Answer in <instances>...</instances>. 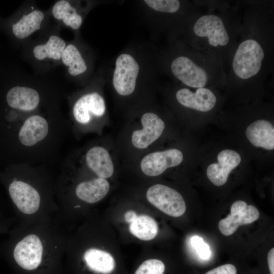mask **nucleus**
<instances>
[{"label": "nucleus", "instance_id": "obj_22", "mask_svg": "<svg viewBox=\"0 0 274 274\" xmlns=\"http://www.w3.org/2000/svg\"><path fill=\"white\" fill-rule=\"evenodd\" d=\"M110 184L104 178H96L79 183L75 188V194L80 200L94 203L104 198L109 191Z\"/></svg>", "mask_w": 274, "mask_h": 274}, {"label": "nucleus", "instance_id": "obj_9", "mask_svg": "<svg viewBox=\"0 0 274 274\" xmlns=\"http://www.w3.org/2000/svg\"><path fill=\"white\" fill-rule=\"evenodd\" d=\"M61 29L54 22L22 46L23 58L36 73H46L62 65L67 42L60 36Z\"/></svg>", "mask_w": 274, "mask_h": 274}, {"label": "nucleus", "instance_id": "obj_16", "mask_svg": "<svg viewBox=\"0 0 274 274\" xmlns=\"http://www.w3.org/2000/svg\"><path fill=\"white\" fill-rule=\"evenodd\" d=\"M182 152L177 149L150 153L141 161L140 167L143 173L150 177L162 174L167 168L179 165L183 161Z\"/></svg>", "mask_w": 274, "mask_h": 274}, {"label": "nucleus", "instance_id": "obj_12", "mask_svg": "<svg viewBox=\"0 0 274 274\" xmlns=\"http://www.w3.org/2000/svg\"><path fill=\"white\" fill-rule=\"evenodd\" d=\"M102 1L59 0L48 9L52 19L61 28H67L74 33L80 28L88 13Z\"/></svg>", "mask_w": 274, "mask_h": 274}, {"label": "nucleus", "instance_id": "obj_26", "mask_svg": "<svg viewBox=\"0 0 274 274\" xmlns=\"http://www.w3.org/2000/svg\"><path fill=\"white\" fill-rule=\"evenodd\" d=\"M190 243L192 247L201 259L207 260L210 258L211 251L210 247L201 237L197 235L193 236L190 239Z\"/></svg>", "mask_w": 274, "mask_h": 274}, {"label": "nucleus", "instance_id": "obj_10", "mask_svg": "<svg viewBox=\"0 0 274 274\" xmlns=\"http://www.w3.org/2000/svg\"><path fill=\"white\" fill-rule=\"evenodd\" d=\"M48 9L39 8L35 1L24 2L10 16L0 20V28L16 45L22 46L51 24Z\"/></svg>", "mask_w": 274, "mask_h": 274}, {"label": "nucleus", "instance_id": "obj_27", "mask_svg": "<svg viewBox=\"0 0 274 274\" xmlns=\"http://www.w3.org/2000/svg\"><path fill=\"white\" fill-rule=\"evenodd\" d=\"M236 267L231 264H225L207 272L205 274H236Z\"/></svg>", "mask_w": 274, "mask_h": 274}, {"label": "nucleus", "instance_id": "obj_21", "mask_svg": "<svg viewBox=\"0 0 274 274\" xmlns=\"http://www.w3.org/2000/svg\"><path fill=\"white\" fill-rule=\"evenodd\" d=\"M246 135L255 147L270 150L274 149V128L267 120L259 119L254 121L248 126Z\"/></svg>", "mask_w": 274, "mask_h": 274}, {"label": "nucleus", "instance_id": "obj_15", "mask_svg": "<svg viewBox=\"0 0 274 274\" xmlns=\"http://www.w3.org/2000/svg\"><path fill=\"white\" fill-rule=\"evenodd\" d=\"M259 216V211L255 206L248 205L244 201L237 200L231 205L230 213L219 221L218 227L223 235L229 236L240 225L251 224L257 220Z\"/></svg>", "mask_w": 274, "mask_h": 274}, {"label": "nucleus", "instance_id": "obj_8", "mask_svg": "<svg viewBox=\"0 0 274 274\" xmlns=\"http://www.w3.org/2000/svg\"><path fill=\"white\" fill-rule=\"evenodd\" d=\"M106 83L101 66L82 89L68 96L70 116L75 127H82L84 130L105 115L106 105L101 92Z\"/></svg>", "mask_w": 274, "mask_h": 274}, {"label": "nucleus", "instance_id": "obj_28", "mask_svg": "<svg viewBox=\"0 0 274 274\" xmlns=\"http://www.w3.org/2000/svg\"><path fill=\"white\" fill-rule=\"evenodd\" d=\"M267 262L270 274H274V248L269 251L267 255Z\"/></svg>", "mask_w": 274, "mask_h": 274}, {"label": "nucleus", "instance_id": "obj_6", "mask_svg": "<svg viewBox=\"0 0 274 274\" xmlns=\"http://www.w3.org/2000/svg\"><path fill=\"white\" fill-rule=\"evenodd\" d=\"M38 79L14 80L0 88V132L33 113L60 105L58 90Z\"/></svg>", "mask_w": 274, "mask_h": 274}, {"label": "nucleus", "instance_id": "obj_3", "mask_svg": "<svg viewBox=\"0 0 274 274\" xmlns=\"http://www.w3.org/2000/svg\"><path fill=\"white\" fill-rule=\"evenodd\" d=\"M242 3L208 1L207 11L188 26L179 40L218 61L226 71L242 29Z\"/></svg>", "mask_w": 274, "mask_h": 274}, {"label": "nucleus", "instance_id": "obj_13", "mask_svg": "<svg viewBox=\"0 0 274 274\" xmlns=\"http://www.w3.org/2000/svg\"><path fill=\"white\" fill-rule=\"evenodd\" d=\"M148 200L167 215L174 217L182 216L186 206L182 196L175 189L162 184L151 186L146 192Z\"/></svg>", "mask_w": 274, "mask_h": 274}, {"label": "nucleus", "instance_id": "obj_19", "mask_svg": "<svg viewBox=\"0 0 274 274\" xmlns=\"http://www.w3.org/2000/svg\"><path fill=\"white\" fill-rule=\"evenodd\" d=\"M218 163L209 165L207 169V175L215 185L220 186L226 183L230 173L241 162L239 154L235 151L225 149L219 153Z\"/></svg>", "mask_w": 274, "mask_h": 274}, {"label": "nucleus", "instance_id": "obj_29", "mask_svg": "<svg viewBox=\"0 0 274 274\" xmlns=\"http://www.w3.org/2000/svg\"><path fill=\"white\" fill-rule=\"evenodd\" d=\"M136 217V214L133 211H129L124 215V219L125 221L129 223L132 222Z\"/></svg>", "mask_w": 274, "mask_h": 274}, {"label": "nucleus", "instance_id": "obj_11", "mask_svg": "<svg viewBox=\"0 0 274 274\" xmlns=\"http://www.w3.org/2000/svg\"><path fill=\"white\" fill-rule=\"evenodd\" d=\"M61 64L65 68L67 78L82 87L94 75L95 55L82 38L80 31L75 33L74 39L67 42L62 54Z\"/></svg>", "mask_w": 274, "mask_h": 274}, {"label": "nucleus", "instance_id": "obj_23", "mask_svg": "<svg viewBox=\"0 0 274 274\" xmlns=\"http://www.w3.org/2000/svg\"><path fill=\"white\" fill-rule=\"evenodd\" d=\"M84 259L91 270L103 274L111 272L115 268V260L108 252L102 250L91 248L84 254Z\"/></svg>", "mask_w": 274, "mask_h": 274}, {"label": "nucleus", "instance_id": "obj_24", "mask_svg": "<svg viewBox=\"0 0 274 274\" xmlns=\"http://www.w3.org/2000/svg\"><path fill=\"white\" fill-rule=\"evenodd\" d=\"M129 229L134 236L143 241L153 239L158 232L156 221L145 215L137 216L135 220L130 223Z\"/></svg>", "mask_w": 274, "mask_h": 274}, {"label": "nucleus", "instance_id": "obj_14", "mask_svg": "<svg viewBox=\"0 0 274 274\" xmlns=\"http://www.w3.org/2000/svg\"><path fill=\"white\" fill-rule=\"evenodd\" d=\"M174 98L182 107L199 112L207 113L215 108L218 98L210 88H195L178 87L174 92Z\"/></svg>", "mask_w": 274, "mask_h": 274}, {"label": "nucleus", "instance_id": "obj_2", "mask_svg": "<svg viewBox=\"0 0 274 274\" xmlns=\"http://www.w3.org/2000/svg\"><path fill=\"white\" fill-rule=\"evenodd\" d=\"M66 124L60 105L33 113L0 132V156L6 165L48 166L59 152Z\"/></svg>", "mask_w": 274, "mask_h": 274}, {"label": "nucleus", "instance_id": "obj_5", "mask_svg": "<svg viewBox=\"0 0 274 274\" xmlns=\"http://www.w3.org/2000/svg\"><path fill=\"white\" fill-rule=\"evenodd\" d=\"M163 76L192 88L225 86L226 71L224 65L180 40L159 48Z\"/></svg>", "mask_w": 274, "mask_h": 274}, {"label": "nucleus", "instance_id": "obj_17", "mask_svg": "<svg viewBox=\"0 0 274 274\" xmlns=\"http://www.w3.org/2000/svg\"><path fill=\"white\" fill-rule=\"evenodd\" d=\"M141 120L143 128L132 132L131 142L135 148L144 149L160 136L164 129L165 123L157 114L152 111L145 112Z\"/></svg>", "mask_w": 274, "mask_h": 274}, {"label": "nucleus", "instance_id": "obj_20", "mask_svg": "<svg viewBox=\"0 0 274 274\" xmlns=\"http://www.w3.org/2000/svg\"><path fill=\"white\" fill-rule=\"evenodd\" d=\"M85 166L98 178L106 179L114 173V165L107 150L100 146H93L86 152Z\"/></svg>", "mask_w": 274, "mask_h": 274}, {"label": "nucleus", "instance_id": "obj_4", "mask_svg": "<svg viewBox=\"0 0 274 274\" xmlns=\"http://www.w3.org/2000/svg\"><path fill=\"white\" fill-rule=\"evenodd\" d=\"M106 83L122 98L133 96L139 90L157 85L163 76L159 48L145 40L127 44L104 66Z\"/></svg>", "mask_w": 274, "mask_h": 274}, {"label": "nucleus", "instance_id": "obj_7", "mask_svg": "<svg viewBox=\"0 0 274 274\" xmlns=\"http://www.w3.org/2000/svg\"><path fill=\"white\" fill-rule=\"evenodd\" d=\"M144 23L153 36L172 43L207 8L199 1L142 0L136 2Z\"/></svg>", "mask_w": 274, "mask_h": 274}, {"label": "nucleus", "instance_id": "obj_1", "mask_svg": "<svg viewBox=\"0 0 274 274\" xmlns=\"http://www.w3.org/2000/svg\"><path fill=\"white\" fill-rule=\"evenodd\" d=\"M244 1L242 29L226 69L228 88H261L273 72L274 1Z\"/></svg>", "mask_w": 274, "mask_h": 274}, {"label": "nucleus", "instance_id": "obj_18", "mask_svg": "<svg viewBox=\"0 0 274 274\" xmlns=\"http://www.w3.org/2000/svg\"><path fill=\"white\" fill-rule=\"evenodd\" d=\"M43 246L41 240L35 234H29L17 243L14 250V257L22 268L31 270L41 263Z\"/></svg>", "mask_w": 274, "mask_h": 274}, {"label": "nucleus", "instance_id": "obj_25", "mask_svg": "<svg viewBox=\"0 0 274 274\" xmlns=\"http://www.w3.org/2000/svg\"><path fill=\"white\" fill-rule=\"evenodd\" d=\"M164 270L165 265L162 261L151 259L143 262L134 274H163Z\"/></svg>", "mask_w": 274, "mask_h": 274}]
</instances>
